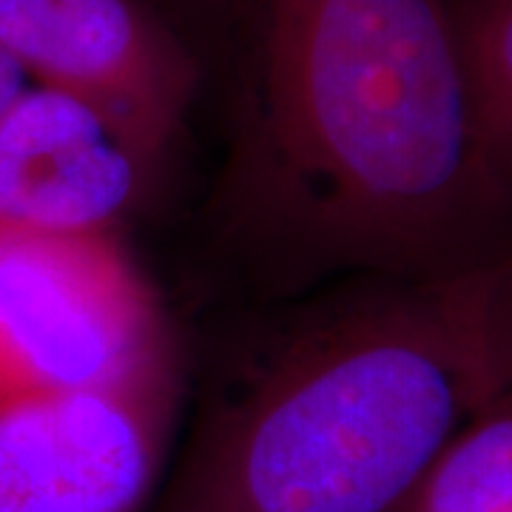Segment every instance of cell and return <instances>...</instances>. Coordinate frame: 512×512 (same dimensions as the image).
<instances>
[{
  "instance_id": "cell-1",
  "label": "cell",
  "mask_w": 512,
  "mask_h": 512,
  "mask_svg": "<svg viewBox=\"0 0 512 512\" xmlns=\"http://www.w3.org/2000/svg\"><path fill=\"white\" fill-rule=\"evenodd\" d=\"M217 225L274 299L447 271L512 242L444 0H254Z\"/></svg>"
},
{
  "instance_id": "cell-2",
  "label": "cell",
  "mask_w": 512,
  "mask_h": 512,
  "mask_svg": "<svg viewBox=\"0 0 512 512\" xmlns=\"http://www.w3.org/2000/svg\"><path fill=\"white\" fill-rule=\"evenodd\" d=\"M512 390V242L279 299L202 407L154 512H399Z\"/></svg>"
},
{
  "instance_id": "cell-3",
  "label": "cell",
  "mask_w": 512,
  "mask_h": 512,
  "mask_svg": "<svg viewBox=\"0 0 512 512\" xmlns=\"http://www.w3.org/2000/svg\"><path fill=\"white\" fill-rule=\"evenodd\" d=\"M180 356L117 234L0 228V402L109 387Z\"/></svg>"
},
{
  "instance_id": "cell-4",
  "label": "cell",
  "mask_w": 512,
  "mask_h": 512,
  "mask_svg": "<svg viewBox=\"0 0 512 512\" xmlns=\"http://www.w3.org/2000/svg\"><path fill=\"white\" fill-rule=\"evenodd\" d=\"M183 359L109 387L0 402V512H140L163 470Z\"/></svg>"
},
{
  "instance_id": "cell-5",
  "label": "cell",
  "mask_w": 512,
  "mask_h": 512,
  "mask_svg": "<svg viewBox=\"0 0 512 512\" xmlns=\"http://www.w3.org/2000/svg\"><path fill=\"white\" fill-rule=\"evenodd\" d=\"M0 49L29 80L80 94L174 146L200 86V57L151 0H0Z\"/></svg>"
},
{
  "instance_id": "cell-6",
  "label": "cell",
  "mask_w": 512,
  "mask_h": 512,
  "mask_svg": "<svg viewBox=\"0 0 512 512\" xmlns=\"http://www.w3.org/2000/svg\"><path fill=\"white\" fill-rule=\"evenodd\" d=\"M163 168V148L111 111L29 83L0 114V228L120 237Z\"/></svg>"
},
{
  "instance_id": "cell-7",
  "label": "cell",
  "mask_w": 512,
  "mask_h": 512,
  "mask_svg": "<svg viewBox=\"0 0 512 512\" xmlns=\"http://www.w3.org/2000/svg\"><path fill=\"white\" fill-rule=\"evenodd\" d=\"M399 512H512V390L444 447Z\"/></svg>"
},
{
  "instance_id": "cell-8",
  "label": "cell",
  "mask_w": 512,
  "mask_h": 512,
  "mask_svg": "<svg viewBox=\"0 0 512 512\" xmlns=\"http://www.w3.org/2000/svg\"><path fill=\"white\" fill-rule=\"evenodd\" d=\"M476 126L512 185V0H444Z\"/></svg>"
},
{
  "instance_id": "cell-9",
  "label": "cell",
  "mask_w": 512,
  "mask_h": 512,
  "mask_svg": "<svg viewBox=\"0 0 512 512\" xmlns=\"http://www.w3.org/2000/svg\"><path fill=\"white\" fill-rule=\"evenodd\" d=\"M194 46V40L225 35L245 12H254V0H151Z\"/></svg>"
},
{
  "instance_id": "cell-10",
  "label": "cell",
  "mask_w": 512,
  "mask_h": 512,
  "mask_svg": "<svg viewBox=\"0 0 512 512\" xmlns=\"http://www.w3.org/2000/svg\"><path fill=\"white\" fill-rule=\"evenodd\" d=\"M29 83L32 80H29V74L23 72L18 60L9 55L6 49H0V114L18 100Z\"/></svg>"
}]
</instances>
